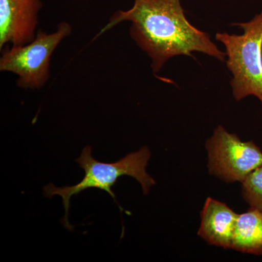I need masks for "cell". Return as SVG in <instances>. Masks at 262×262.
Instances as JSON below:
<instances>
[{
	"label": "cell",
	"instance_id": "obj_1",
	"mask_svg": "<svg viewBox=\"0 0 262 262\" xmlns=\"http://www.w3.org/2000/svg\"><path fill=\"white\" fill-rule=\"evenodd\" d=\"M181 1L134 0L130 9L114 13L95 39L119 24L130 22L131 39L149 57L155 74L173 57L194 58L193 52L225 62V52L211 40L209 34L189 23Z\"/></svg>",
	"mask_w": 262,
	"mask_h": 262
},
{
	"label": "cell",
	"instance_id": "obj_2",
	"mask_svg": "<svg viewBox=\"0 0 262 262\" xmlns=\"http://www.w3.org/2000/svg\"><path fill=\"white\" fill-rule=\"evenodd\" d=\"M150 158L151 151L149 148L144 146L135 152L127 155L115 163H101L94 159L92 156V149L88 146L82 150L80 158L76 160L84 172L82 181L75 185L63 187H56L53 184H49L44 187L43 192L47 198L55 195L61 196L65 210L62 224L66 229L72 230L73 227L70 225L68 219L71 198L86 189L96 188L105 191L117 203L113 187L119 179L124 176H128L140 184L144 195H147L151 187L156 184L154 179L146 172Z\"/></svg>",
	"mask_w": 262,
	"mask_h": 262
},
{
	"label": "cell",
	"instance_id": "obj_3",
	"mask_svg": "<svg viewBox=\"0 0 262 262\" xmlns=\"http://www.w3.org/2000/svg\"><path fill=\"white\" fill-rule=\"evenodd\" d=\"M230 25L244 33L217 32L215 39L225 48V63L232 75V94L237 101L255 96L262 105V10L249 21Z\"/></svg>",
	"mask_w": 262,
	"mask_h": 262
},
{
	"label": "cell",
	"instance_id": "obj_4",
	"mask_svg": "<svg viewBox=\"0 0 262 262\" xmlns=\"http://www.w3.org/2000/svg\"><path fill=\"white\" fill-rule=\"evenodd\" d=\"M72 33V26L66 21L58 24L53 32L38 29L36 37L28 44L7 46L1 50L0 71L16 75V84L20 89H42L51 77L53 53Z\"/></svg>",
	"mask_w": 262,
	"mask_h": 262
},
{
	"label": "cell",
	"instance_id": "obj_5",
	"mask_svg": "<svg viewBox=\"0 0 262 262\" xmlns=\"http://www.w3.org/2000/svg\"><path fill=\"white\" fill-rule=\"evenodd\" d=\"M206 149L208 173L227 184L242 182L262 164L261 150L253 141L241 140L222 125L215 127Z\"/></svg>",
	"mask_w": 262,
	"mask_h": 262
},
{
	"label": "cell",
	"instance_id": "obj_6",
	"mask_svg": "<svg viewBox=\"0 0 262 262\" xmlns=\"http://www.w3.org/2000/svg\"><path fill=\"white\" fill-rule=\"evenodd\" d=\"M42 6V0H0V50L32 42Z\"/></svg>",
	"mask_w": 262,
	"mask_h": 262
},
{
	"label": "cell",
	"instance_id": "obj_7",
	"mask_svg": "<svg viewBox=\"0 0 262 262\" xmlns=\"http://www.w3.org/2000/svg\"><path fill=\"white\" fill-rule=\"evenodd\" d=\"M237 217L225 203L208 198L201 211L198 234L207 244L231 249Z\"/></svg>",
	"mask_w": 262,
	"mask_h": 262
},
{
	"label": "cell",
	"instance_id": "obj_8",
	"mask_svg": "<svg viewBox=\"0 0 262 262\" xmlns=\"http://www.w3.org/2000/svg\"><path fill=\"white\" fill-rule=\"evenodd\" d=\"M239 252L262 256V212L250 208L238 214L232 248Z\"/></svg>",
	"mask_w": 262,
	"mask_h": 262
},
{
	"label": "cell",
	"instance_id": "obj_9",
	"mask_svg": "<svg viewBox=\"0 0 262 262\" xmlns=\"http://www.w3.org/2000/svg\"><path fill=\"white\" fill-rule=\"evenodd\" d=\"M241 193L251 208L262 212V164L241 182Z\"/></svg>",
	"mask_w": 262,
	"mask_h": 262
}]
</instances>
